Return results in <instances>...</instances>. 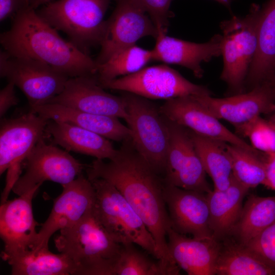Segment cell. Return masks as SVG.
Wrapping results in <instances>:
<instances>
[{
  "instance_id": "obj_1",
  "label": "cell",
  "mask_w": 275,
  "mask_h": 275,
  "mask_svg": "<svg viewBox=\"0 0 275 275\" xmlns=\"http://www.w3.org/2000/svg\"><path fill=\"white\" fill-rule=\"evenodd\" d=\"M122 143L113 159L107 162L96 159L89 165L87 178L103 179L117 189L152 234L164 275L179 274L180 268L168 250L171 225L163 197L164 179L138 152L131 140Z\"/></svg>"
},
{
  "instance_id": "obj_2",
  "label": "cell",
  "mask_w": 275,
  "mask_h": 275,
  "mask_svg": "<svg viewBox=\"0 0 275 275\" xmlns=\"http://www.w3.org/2000/svg\"><path fill=\"white\" fill-rule=\"evenodd\" d=\"M0 43L9 54L40 62L69 78L97 74L95 60L61 37L32 7L13 17Z\"/></svg>"
},
{
  "instance_id": "obj_3",
  "label": "cell",
  "mask_w": 275,
  "mask_h": 275,
  "mask_svg": "<svg viewBox=\"0 0 275 275\" xmlns=\"http://www.w3.org/2000/svg\"><path fill=\"white\" fill-rule=\"evenodd\" d=\"M54 242L58 251L73 263L78 275H114L122 244L108 233L93 209L74 225L61 230Z\"/></svg>"
},
{
  "instance_id": "obj_4",
  "label": "cell",
  "mask_w": 275,
  "mask_h": 275,
  "mask_svg": "<svg viewBox=\"0 0 275 275\" xmlns=\"http://www.w3.org/2000/svg\"><path fill=\"white\" fill-rule=\"evenodd\" d=\"M111 0H57L36 10L69 41L88 55L92 47L101 45L107 28L104 16Z\"/></svg>"
},
{
  "instance_id": "obj_5",
  "label": "cell",
  "mask_w": 275,
  "mask_h": 275,
  "mask_svg": "<svg viewBox=\"0 0 275 275\" xmlns=\"http://www.w3.org/2000/svg\"><path fill=\"white\" fill-rule=\"evenodd\" d=\"M260 8L253 4L244 16H233L220 23L223 60L220 78L227 86L226 96L246 92V78L257 48Z\"/></svg>"
},
{
  "instance_id": "obj_6",
  "label": "cell",
  "mask_w": 275,
  "mask_h": 275,
  "mask_svg": "<svg viewBox=\"0 0 275 275\" xmlns=\"http://www.w3.org/2000/svg\"><path fill=\"white\" fill-rule=\"evenodd\" d=\"M89 180L95 190L94 211L111 236L121 244L139 245L158 260L152 234L117 189L102 178Z\"/></svg>"
},
{
  "instance_id": "obj_7",
  "label": "cell",
  "mask_w": 275,
  "mask_h": 275,
  "mask_svg": "<svg viewBox=\"0 0 275 275\" xmlns=\"http://www.w3.org/2000/svg\"><path fill=\"white\" fill-rule=\"evenodd\" d=\"M123 92L133 145L156 172L164 174L169 143L167 119L147 98Z\"/></svg>"
},
{
  "instance_id": "obj_8",
  "label": "cell",
  "mask_w": 275,
  "mask_h": 275,
  "mask_svg": "<svg viewBox=\"0 0 275 275\" xmlns=\"http://www.w3.org/2000/svg\"><path fill=\"white\" fill-rule=\"evenodd\" d=\"M49 120L30 111L20 116L4 119L0 128V174L7 171L1 204L8 200L21 176V167L29 154L45 134Z\"/></svg>"
},
{
  "instance_id": "obj_9",
  "label": "cell",
  "mask_w": 275,
  "mask_h": 275,
  "mask_svg": "<svg viewBox=\"0 0 275 275\" xmlns=\"http://www.w3.org/2000/svg\"><path fill=\"white\" fill-rule=\"evenodd\" d=\"M103 88L129 92L147 99L169 100L185 96L212 95L207 86L193 83L165 64L99 82Z\"/></svg>"
},
{
  "instance_id": "obj_10",
  "label": "cell",
  "mask_w": 275,
  "mask_h": 275,
  "mask_svg": "<svg viewBox=\"0 0 275 275\" xmlns=\"http://www.w3.org/2000/svg\"><path fill=\"white\" fill-rule=\"evenodd\" d=\"M0 75L18 87L30 107L44 104L60 94L69 78L50 66L31 59L0 52Z\"/></svg>"
},
{
  "instance_id": "obj_11",
  "label": "cell",
  "mask_w": 275,
  "mask_h": 275,
  "mask_svg": "<svg viewBox=\"0 0 275 275\" xmlns=\"http://www.w3.org/2000/svg\"><path fill=\"white\" fill-rule=\"evenodd\" d=\"M25 172L14 184L12 191L19 196L51 181L62 186L67 184L82 174L83 164L52 144H47L44 138L35 145L24 161Z\"/></svg>"
},
{
  "instance_id": "obj_12",
  "label": "cell",
  "mask_w": 275,
  "mask_h": 275,
  "mask_svg": "<svg viewBox=\"0 0 275 275\" xmlns=\"http://www.w3.org/2000/svg\"><path fill=\"white\" fill-rule=\"evenodd\" d=\"M166 118L169 128V143L164 172V182L184 189L209 193L212 190L189 130Z\"/></svg>"
},
{
  "instance_id": "obj_13",
  "label": "cell",
  "mask_w": 275,
  "mask_h": 275,
  "mask_svg": "<svg viewBox=\"0 0 275 275\" xmlns=\"http://www.w3.org/2000/svg\"><path fill=\"white\" fill-rule=\"evenodd\" d=\"M116 2L114 11L107 19L106 32L95 60L97 65L144 37L155 39L158 35L157 29L138 0Z\"/></svg>"
},
{
  "instance_id": "obj_14",
  "label": "cell",
  "mask_w": 275,
  "mask_h": 275,
  "mask_svg": "<svg viewBox=\"0 0 275 275\" xmlns=\"http://www.w3.org/2000/svg\"><path fill=\"white\" fill-rule=\"evenodd\" d=\"M62 186L61 194L53 200L51 212L38 233L36 248H48L55 232L74 225L93 209L95 190L87 177L81 174Z\"/></svg>"
},
{
  "instance_id": "obj_15",
  "label": "cell",
  "mask_w": 275,
  "mask_h": 275,
  "mask_svg": "<svg viewBox=\"0 0 275 275\" xmlns=\"http://www.w3.org/2000/svg\"><path fill=\"white\" fill-rule=\"evenodd\" d=\"M169 120L199 135L236 145L259 153L251 144L226 127L196 96H185L167 100L159 107Z\"/></svg>"
},
{
  "instance_id": "obj_16",
  "label": "cell",
  "mask_w": 275,
  "mask_h": 275,
  "mask_svg": "<svg viewBox=\"0 0 275 275\" xmlns=\"http://www.w3.org/2000/svg\"><path fill=\"white\" fill-rule=\"evenodd\" d=\"M163 197L171 227L174 230L199 239H214L209 225L206 193L182 189L164 182Z\"/></svg>"
},
{
  "instance_id": "obj_17",
  "label": "cell",
  "mask_w": 275,
  "mask_h": 275,
  "mask_svg": "<svg viewBox=\"0 0 275 275\" xmlns=\"http://www.w3.org/2000/svg\"><path fill=\"white\" fill-rule=\"evenodd\" d=\"M46 103L59 104L89 113L124 120L127 117L124 97L105 91L96 74L69 78L63 91Z\"/></svg>"
},
{
  "instance_id": "obj_18",
  "label": "cell",
  "mask_w": 275,
  "mask_h": 275,
  "mask_svg": "<svg viewBox=\"0 0 275 275\" xmlns=\"http://www.w3.org/2000/svg\"><path fill=\"white\" fill-rule=\"evenodd\" d=\"M196 97L216 117L233 126L275 111V92L268 80L245 92L224 98H214L211 95Z\"/></svg>"
},
{
  "instance_id": "obj_19",
  "label": "cell",
  "mask_w": 275,
  "mask_h": 275,
  "mask_svg": "<svg viewBox=\"0 0 275 275\" xmlns=\"http://www.w3.org/2000/svg\"><path fill=\"white\" fill-rule=\"evenodd\" d=\"M38 185L18 198L7 200L0 207V235L4 243L1 254H8L35 248L38 237L32 201Z\"/></svg>"
},
{
  "instance_id": "obj_20",
  "label": "cell",
  "mask_w": 275,
  "mask_h": 275,
  "mask_svg": "<svg viewBox=\"0 0 275 275\" xmlns=\"http://www.w3.org/2000/svg\"><path fill=\"white\" fill-rule=\"evenodd\" d=\"M155 39V47L152 49L153 61L183 66L199 78L204 73L201 63L222 56V34L214 35L205 43H197L169 37L167 32L159 31Z\"/></svg>"
},
{
  "instance_id": "obj_21",
  "label": "cell",
  "mask_w": 275,
  "mask_h": 275,
  "mask_svg": "<svg viewBox=\"0 0 275 275\" xmlns=\"http://www.w3.org/2000/svg\"><path fill=\"white\" fill-rule=\"evenodd\" d=\"M167 241L171 257L187 274H215L219 241L188 237L172 227L168 231Z\"/></svg>"
},
{
  "instance_id": "obj_22",
  "label": "cell",
  "mask_w": 275,
  "mask_h": 275,
  "mask_svg": "<svg viewBox=\"0 0 275 275\" xmlns=\"http://www.w3.org/2000/svg\"><path fill=\"white\" fill-rule=\"evenodd\" d=\"M30 111L49 120L77 126L108 140L123 142L131 139L129 127L115 117L89 113L57 103L32 107Z\"/></svg>"
},
{
  "instance_id": "obj_23",
  "label": "cell",
  "mask_w": 275,
  "mask_h": 275,
  "mask_svg": "<svg viewBox=\"0 0 275 275\" xmlns=\"http://www.w3.org/2000/svg\"><path fill=\"white\" fill-rule=\"evenodd\" d=\"M250 188L233 176L229 186L206 194L209 211V225L213 238L221 241L229 236L238 220L242 202Z\"/></svg>"
},
{
  "instance_id": "obj_24",
  "label": "cell",
  "mask_w": 275,
  "mask_h": 275,
  "mask_svg": "<svg viewBox=\"0 0 275 275\" xmlns=\"http://www.w3.org/2000/svg\"><path fill=\"white\" fill-rule=\"evenodd\" d=\"M54 144L67 151L111 160L117 154L108 139L77 126L64 122L49 120L45 128Z\"/></svg>"
},
{
  "instance_id": "obj_25",
  "label": "cell",
  "mask_w": 275,
  "mask_h": 275,
  "mask_svg": "<svg viewBox=\"0 0 275 275\" xmlns=\"http://www.w3.org/2000/svg\"><path fill=\"white\" fill-rule=\"evenodd\" d=\"M257 35V48L246 78V91L267 80L275 68V0L261 6Z\"/></svg>"
},
{
  "instance_id": "obj_26",
  "label": "cell",
  "mask_w": 275,
  "mask_h": 275,
  "mask_svg": "<svg viewBox=\"0 0 275 275\" xmlns=\"http://www.w3.org/2000/svg\"><path fill=\"white\" fill-rule=\"evenodd\" d=\"M10 265L12 275H78L77 270L65 254H56L48 248H32L11 254H1Z\"/></svg>"
},
{
  "instance_id": "obj_27",
  "label": "cell",
  "mask_w": 275,
  "mask_h": 275,
  "mask_svg": "<svg viewBox=\"0 0 275 275\" xmlns=\"http://www.w3.org/2000/svg\"><path fill=\"white\" fill-rule=\"evenodd\" d=\"M275 222V196L250 195L229 237L242 245Z\"/></svg>"
},
{
  "instance_id": "obj_28",
  "label": "cell",
  "mask_w": 275,
  "mask_h": 275,
  "mask_svg": "<svg viewBox=\"0 0 275 275\" xmlns=\"http://www.w3.org/2000/svg\"><path fill=\"white\" fill-rule=\"evenodd\" d=\"M220 242L217 275H275V269L263 262L245 245L228 237Z\"/></svg>"
},
{
  "instance_id": "obj_29",
  "label": "cell",
  "mask_w": 275,
  "mask_h": 275,
  "mask_svg": "<svg viewBox=\"0 0 275 275\" xmlns=\"http://www.w3.org/2000/svg\"><path fill=\"white\" fill-rule=\"evenodd\" d=\"M189 132L205 171L213 181L214 189H226L233 177L228 143Z\"/></svg>"
},
{
  "instance_id": "obj_30",
  "label": "cell",
  "mask_w": 275,
  "mask_h": 275,
  "mask_svg": "<svg viewBox=\"0 0 275 275\" xmlns=\"http://www.w3.org/2000/svg\"><path fill=\"white\" fill-rule=\"evenodd\" d=\"M152 50L135 44L126 47L98 65L96 76L99 82L136 73L153 61Z\"/></svg>"
},
{
  "instance_id": "obj_31",
  "label": "cell",
  "mask_w": 275,
  "mask_h": 275,
  "mask_svg": "<svg viewBox=\"0 0 275 275\" xmlns=\"http://www.w3.org/2000/svg\"><path fill=\"white\" fill-rule=\"evenodd\" d=\"M233 177L249 188L263 184L265 167L262 153H256L228 144Z\"/></svg>"
},
{
  "instance_id": "obj_32",
  "label": "cell",
  "mask_w": 275,
  "mask_h": 275,
  "mask_svg": "<svg viewBox=\"0 0 275 275\" xmlns=\"http://www.w3.org/2000/svg\"><path fill=\"white\" fill-rule=\"evenodd\" d=\"M163 275L158 261L153 262L138 250L134 244H122L114 275Z\"/></svg>"
},
{
  "instance_id": "obj_33",
  "label": "cell",
  "mask_w": 275,
  "mask_h": 275,
  "mask_svg": "<svg viewBox=\"0 0 275 275\" xmlns=\"http://www.w3.org/2000/svg\"><path fill=\"white\" fill-rule=\"evenodd\" d=\"M234 127L235 133L248 138L255 150L264 154L275 152V125L269 119L258 116Z\"/></svg>"
},
{
  "instance_id": "obj_34",
  "label": "cell",
  "mask_w": 275,
  "mask_h": 275,
  "mask_svg": "<svg viewBox=\"0 0 275 275\" xmlns=\"http://www.w3.org/2000/svg\"><path fill=\"white\" fill-rule=\"evenodd\" d=\"M245 245L265 264L275 269V222Z\"/></svg>"
},
{
  "instance_id": "obj_35",
  "label": "cell",
  "mask_w": 275,
  "mask_h": 275,
  "mask_svg": "<svg viewBox=\"0 0 275 275\" xmlns=\"http://www.w3.org/2000/svg\"><path fill=\"white\" fill-rule=\"evenodd\" d=\"M149 15L158 32H167L169 18L173 14L170 8L174 0H138Z\"/></svg>"
},
{
  "instance_id": "obj_36",
  "label": "cell",
  "mask_w": 275,
  "mask_h": 275,
  "mask_svg": "<svg viewBox=\"0 0 275 275\" xmlns=\"http://www.w3.org/2000/svg\"><path fill=\"white\" fill-rule=\"evenodd\" d=\"M33 0H0V21L14 17L18 13L31 7Z\"/></svg>"
},
{
  "instance_id": "obj_37",
  "label": "cell",
  "mask_w": 275,
  "mask_h": 275,
  "mask_svg": "<svg viewBox=\"0 0 275 275\" xmlns=\"http://www.w3.org/2000/svg\"><path fill=\"white\" fill-rule=\"evenodd\" d=\"M16 86L12 82L8 84L0 91V117H2L11 107L19 102L15 91Z\"/></svg>"
},
{
  "instance_id": "obj_38",
  "label": "cell",
  "mask_w": 275,
  "mask_h": 275,
  "mask_svg": "<svg viewBox=\"0 0 275 275\" xmlns=\"http://www.w3.org/2000/svg\"><path fill=\"white\" fill-rule=\"evenodd\" d=\"M262 157L265 167V179L263 185L275 191V152L264 154Z\"/></svg>"
},
{
  "instance_id": "obj_39",
  "label": "cell",
  "mask_w": 275,
  "mask_h": 275,
  "mask_svg": "<svg viewBox=\"0 0 275 275\" xmlns=\"http://www.w3.org/2000/svg\"><path fill=\"white\" fill-rule=\"evenodd\" d=\"M52 0H33L31 7L34 9H37L39 7L42 6Z\"/></svg>"
},
{
  "instance_id": "obj_40",
  "label": "cell",
  "mask_w": 275,
  "mask_h": 275,
  "mask_svg": "<svg viewBox=\"0 0 275 275\" xmlns=\"http://www.w3.org/2000/svg\"><path fill=\"white\" fill-rule=\"evenodd\" d=\"M216 2H218V3L222 4L225 7H226L227 9H229V11H231V3L232 2V0H214Z\"/></svg>"
},
{
  "instance_id": "obj_41",
  "label": "cell",
  "mask_w": 275,
  "mask_h": 275,
  "mask_svg": "<svg viewBox=\"0 0 275 275\" xmlns=\"http://www.w3.org/2000/svg\"><path fill=\"white\" fill-rule=\"evenodd\" d=\"M266 80H268L270 82L275 92V68L270 77Z\"/></svg>"
},
{
  "instance_id": "obj_42",
  "label": "cell",
  "mask_w": 275,
  "mask_h": 275,
  "mask_svg": "<svg viewBox=\"0 0 275 275\" xmlns=\"http://www.w3.org/2000/svg\"><path fill=\"white\" fill-rule=\"evenodd\" d=\"M269 120L275 125V111L269 115Z\"/></svg>"
}]
</instances>
